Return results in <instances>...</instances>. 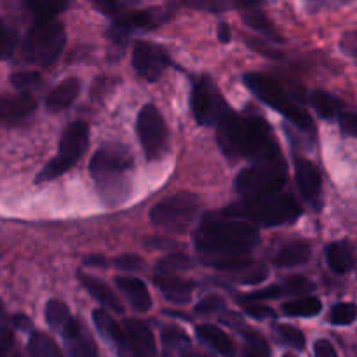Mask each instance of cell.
Here are the masks:
<instances>
[{"mask_svg":"<svg viewBox=\"0 0 357 357\" xmlns=\"http://www.w3.org/2000/svg\"><path fill=\"white\" fill-rule=\"evenodd\" d=\"M310 258V244L307 241H289L274 255V265L279 268H295L305 265Z\"/></svg>","mask_w":357,"mask_h":357,"instance_id":"cell-24","label":"cell"},{"mask_svg":"<svg viewBox=\"0 0 357 357\" xmlns=\"http://www.w3.org/2000/svg\"><path fill=\"white\" fill-rule=\"evenodd\" d=\"M275 335H278L281 344L288 345V347L295 349V351H303L305 349V335L298 328L291 326V324H278L275 326Z\"/></svg>","mask_w":357,"mask_h":357,"instance_id":"cell-35","label":"cell"},{"mask_svg":"<svg viewBox=\"0 0 357 357\" xmlns=\"http://www.w3.org/2000/svg\"><path fill=\"white\" fill-rule=\"evenodd\" d=\"M230 37H232V33H230L229 24L220 23L218 24V40L223 42V44H227V42L230 40Z\"/></svg>","mask_w":357,"mask_h":357,"instance_id":"cell-46","label":"cell"},{"mask_svg":"<svg viewBox=\"0 0 357 357\" xmlns=\"http://www.w3.org/2000/svg\"><path fill=\"white\" fill-rule=\"evenodd\" d=\"M136 132L146 160H159L167 150V126L155 105L149 103L139 110Z\"/></svg>","mask_w":357,"mask_h":357,"instance_id":"cell-11","label":"cell"},{"mask_svg":"<svg viewBox=\"0 0 357 357\" xmlns=\"http://www.w3.org/2000/svg\"><path fill=\"white\" fill-rule=\"evenodd\" d=\"M91 6L96 10H100L105 16H119L124 10L132 9L139 0H89Z\"/></svg>","mask_w":357,"mask_h":357,"instance_id":"cell-38","label":"cell"},{"mask_svg":"<svg viewBox=\"0 0 357 357\" xmlns=\"http://www.w3.org/2000/svg\"><path fill=\"white\" fill-rule=\"evenodd\" d=\"M132 169L135 159L128 146L107 143L96 150L89 162V171L105 204L114 208L131 195Z\"/></svg>","mask_w":357,"mask_h":357,"instance_id":"cell-3","label":"cell"},{"mask_svg":"<svg viewBox=\"0 0 357 357\" xmlns=\"http://www.w3.org/2000/svg\"><path fill=\"white\" fill-rule=\"evenodd\" d=\"M286 176L284 159L251 162V166L237 174L234 187L243 199L261 197L281 192L286 185Z\"/></svg>","mask_w":357,"mask_h":357,"instance_id":"cell-7","label":"cell"},{"mask_svg":"<svg viewBox=\"0 0 357 357\" xmlns=\"http://www.w3.org/2000/svg\"><path fill=\"white\" fill-rule=\"evenodd\" d=\"M243 21L251 28V30L257 31L258 35L265 37L271 42H282L281 33L275 30V26L272 24V21L265 16L261 10H258L257 7L253 9H246L243 13Z\"/></svg>","mask_w":357,"mask_h":357,"instance_id":"cell-28","label":"cell"},{"mask_svg":"<svg viewBox=\"0 0 357 357\" xmlns=\"http://www.w3.org/2000/svg\"><path fill=\"white\" fill-rule=\"evenodd\" d=\"M131 63L135 72L142 79L149 80V82H155L169 66V52L159 44L139 40L136 42L135 49H132Z\"/></svg>","mask_w":357,"mask_h":357,"instance_id":"cell-13","label":"cell"},{"mask_svg":"<svg viewBox=\"0 0 357 357\" xmlns=\"http://www.w3.org/2000/svg\"><path fill=\"white\" fill-rule=\"evenodd\" d=\"M241 305L244 307V312H246L250 317H253V319L264 321V319H274L275 317L274 309H271V307L265 305V303L244 302V303H241Z\"/></svg>","mask_w":357,"mask_h":357,"instance_id":"cell-42","label":"cell"},{"mask_svg":"<svg viewBox=\"0 0 357 357\" xmlns=\"http://www.w3.org/2000/svg\"><path fill=\"white\" fill-rule=\"evenodd\" d=\"M124 333H126V351L121 357H155V340L143 321L138 319H128L124 323Z\"/></svg>","mask_w":357,"mask_h":357,"instance_id":"cell-15","label":"cell"},{"mask_svg":"<svg viewBox=\"0 0 357 357\" xmlns=\"http://www.w3.org/2000/svg\"><path fill=\"white\" fill-rule=\"evenodd\" d=\"M187 7L204 13H225L232 9H253L264 3L265 0H181Z\"/></svg>","mask_w":357,"mask_h":357,"instance_id":"cell-26","label":"cell"},{"mask_svg":"<svg viewBox=\"0 0 357 357\" xmlns=\"http://www.w3.org/2000/svg\"><path fill=\"white\" fill-rule=\"evenodd\" d=\"M59 333H61L63 340H65L66 351H68L70 357H100L96 344H94L89 331L73 316L66 321L65 326L59 330Z\"/></svg>","mask_w":357,"mask_h":357,"instance_id":"cell-16","label":"cell"},{"mask_svg":"<svg viewBox=\"0 0 357 357\" xmlns=\"http://www.w3.org/2000/svg\"><path fill=\"white\" fill-rule=\"evenodd\" d=\"M79 279H80V282H82L84 288L87 289V293H89L94 300H98L101 305L107 307V309H110V310H114V312H117V314L124 312V305H122L121 298L115 295L114 289H110V286H108L107 282L100 281V279L93 278V275H86V274H79Z\"/></svg>","mask_w":357,"mask_h":357,"instance_id":"cell-23","label":"cell"},{"mask_svg":"<svg viewBox=\"0 0 357 357\" xmlns=\"http://www.w3.org/2000/svg\"><path fill=\"white\" fill-rule=\"evenodd\" d=\"M66 33L58 20H35L23 38V58L38 66H49L65 47Z\"/></svg>","mask_w":357,"mask_h":357,"instance_id":"cell-6","label":"cell"},{"mask_svg":"<svg viewBox=\"0 0 357 357\" xmlns=\"http://www.w3.org/2000/svg\"><path fill=\"white\" fill-rule=\"evenodd\" d=\"M37 108V100L30 91H20L17 94H0V122L14 124L28 115L33 114Z\"/></svg>","mask_w":357,"mask_h":357,"instance_id":"cell-17","label":"cell"},{"mask_svg":"<svg viewBox=\"0 0 357 357\" xmlns=\"http://www.w3.org/2000/svg\"><path fill=\"white\" fill-rule=\"evenodd\" d=\"M14 324H16L17 328H21V330H28V328H30V321L24 316H14Z\"/></svg>","mask_w":357,"mask_h":357,"instance_id":"cell-47","label":"cell"},{"mask_svg":"<svg viewBox=\"0 0 357 357\" xmlns=\"http://www.w3.org/2000/svg\"><path fill=\"white\" fill-rule=\"evenodd\" d=\"M241 357H271V347L261 335L250 330L244 333V349Z\"/></svg>","mask_w":357,"mask_h":357,"instance_id":"cell-34","label":"cell"},{"mask_svg":"<svg viewBox=\"0 0 357 357\" xmlns=\"http://www.w3.org/2000/svg\"><path fill=\"white\" fill-rule=\"evenodd\" d=\"M17 45V33L6 20L0 17V61H6L14 54Z\"/></svg>","mask_w":357,"mask_h":357,"instance_id":"cell-37","label":"cell"},{"mask_svg":"<svg viewBox=\"0 0 357 357\" xmlns=\"http://www.w3.org/2000/svg\"><path fill=\"white\" fill-rule=\"evenodd\" d=\"M114 265L124 272H139L145 268V261L138 255H122V257L115 258Z\"/></svg>","mask_w":357,"mask_h":357,"instance_id":"cell-43","label":"cell"},{"mask_svg":"<svg viewBox=\"0 0 357 357\" xmlns=\"http://www.w3.org/2000/svg\"><path fill=\"white\" fill-rule=\"evenodd\" d=\"M178 274L180 272H155L153 281L169 302L183 305V303L190 302L192 293H194V282L187 281Z\"/></svg>","mask_w":357,"mask_h":357,"instance_id":"cell-18","label":"cell"},{"mask_svg":"<svg viewBox=\"0 0 357 357\" xmlns=\"http://www.w3.org/2000/svg\"><path fill=\"white\" fill-rule=\"evenodd\" d=\"M310 3H312L314 9H319V7H324V6H330L333 0H309ZM337 2H345V0H337Z\"/></svg>","mask_w":357,"mask_h":357,"instance_id":"cell-49","label":"cell"},{"mask_svg":"<svg viewBox=\"0 0 357 357\" xmlns=\"http://www.w3.org/2000/svg\"><path fill=\"white\" fill-rule=\"evenodd\" d=\"M222 215L244 220L255 227H279L295 222L302 215V208L291 194L281 190L278 194L243 199L237 204L227 206Z\"/></svg>","mask_w":357,"mask_h":357,"instance_id":"cell-4","label":"cell"},{"mask_svg":"<svg viewBox=\"0 0 357 357\" xmlns=\"http://www.w3.org/2000/svg\"><path fill=\"white\" fill-rule=\"evenodd\" d=\"M192 112L201 126H216L220 119L230 110L222 93L209 77H201L192 87L190 94Z\"/></svg>","mask_w":357,"mask_h":357,"instance_id":"cell-12","label":"cell"},{"mask_svg":"<svg viewBox=\"0 0 357 357\" xmlns=\"http://www.w3.org/2000/svg\"><path fill=\"white\" fill-rule=\"evenodd\" d=\"M215 128L218 131L220 146L232 159H248L251 162L282 159L265 119L229 110Z\"/></svg>","mask_w":357,"mask_h":357,"instance_id":"cell-2","label":"cell"},{"mask_svg":"<svg viewBox=\"0 0 357 357\" xmlns=\"http://www.w3.org/2000/svg\"><path fill=\"white\" fill-rule=\"evenodd\" d=\"M80 87H82V84H80V80L75 79V77L61 80V82H59L58 86L52 87V89L49 91L47 96H45V108H47L51 114H58V112L66 110V108L77 100V96H79L80 93Z\"/></svg>","mask_w":357,"mask_h":357,"instance_id":"cell-22","label":"cell"},{"mask_svg":"<svg viewBox=\"0 0 357 357\" xmlns=\"http://www.w3.org/2000/svg\"><path fill=\"white\" fill-rule=\"evenodd\" d=\"M326 264L335 274L345 275L354 271L356 250L351 241H337L326 246Z\"/></svg>","mask_w":357,"mask_h":357,"instance_id":"cell-21","label":"cell"},{"mask_svg":"<svg viewBox=\"0 0 357 357\" xmlns=\"http://www.w3.org/2000/svg\"><path fill=\"white\" fill-rule=\"evenodd\" d=\"M115 284H117V288L121 289V293L135 310L149 312L152 309V296H150L149 289H146L145 282L142 279L131 278V275H121V278L115 279Z\"/></svg>","mask_w":357,"mask_h":357,"instance_id":"cell-19","label":"cell"},{"mask_svg":"<svg viewBox=\"0 0 357 357\" xmlns=\"http://www.w3.org/2000/svg\"><path fill=\"white\" fill-rule=\"evenodd\" d=\"M314 356L316 357H338L337 351H335V347L331 345V342L326 340V338H321V340H317L316 344H314Z\"/></svg>","mask_w":357,"mask_h":357,"instance_id":"cell-45","label":"cell"},{"mask_svg":"<svg viewBox=\"0 0 357 357\" xmlns=\"http://www.w3.org/2000/svg\"><path fill=\"white\" fill-rule=\"evenodd\" d=\"M282 357H296V356H293V354H286V356H282Z\"/></svg>","mask_w":357,"mask_h":357,"instance_id":"cell-50","label":"cell"},{"mask_svg":"<svg viewBox=\"0 0 357 357\" xmlns=\"http://www.w3.org/2000/svg\"><path fill=\"white\" fill-rule=\"evenodd\" d=\"M323 310V303L317 296H300L282 303V312L289 317H314Z\"/></svg>","mask_w":357,"mask_h":357,"instance_id":"cell-29","label":"cell"},{"mask_svg":"<svg viewBox=\"0 0 357 357\" xmlns=\"http://www.w3.org/2000/svg\"><path fill=\"white\" fill-rule=\"evenodd\" d=\"M201 213V199L192 192H180L157 202L150 209L153 225L173 234H185Z\"/></svg>","mask_w":357,"mask_h":357,"instance_id":"cell-8","label":"cell"},{"mask_svg":"<svg viewBox=\"0 0 357 357\" xmlns=\"http://www.w3.org/2000/svg\"><path fill=\"white\" fill-rule=\"evenodd\" d=\"M160 340H162L164 347L169 351H185L187 347H190V338L178 326H164L160 331Z\"/></svg>","mask_w":357,"mask_h":357,"instance_id":"cell-33","label":"cell"},{"mask_svg":"<svg viewBox=\"0 0 357 357\" xmlns=\"http://www.w3.org/2000/svg\"><path fill=\"white\" fill-rule=\"evenodd\" d=\"M93 321L96 324L98 331L107 338L110 344H114L117 347L119 354L126 351V333L124 328L107 312V310H94L93 312Z\"/></svg>","mask_w":357,"mask_h":357,"instance_id":"cell-25","label":"cell"},{"mask_svg":"<svg viewBox=\"0 0 357 357\" xmlns=\"http://www.w3.org/2000/svg\"><path fill=\"white\" fill-rule=\"evenodd\" d=\"M293 164H295L296 185H298L303 201L312 208L319 209L323 204V180H321L319 169L309 159L300 155L293 157Z\"/></svg>","mask_w":357,"mask_h":357,"instance_id":"cell-14","label":"cell"},{"mask_svg":"<svg viewBox=\"0 0 357 357\" xmlns=\"http://www.w3.org/2000/svg\"><path fill=\"white\" fill-rule=\"evenodd\" d=\"M310 103L316 108L317 115L321 119H337L338 115L342 114V103L337 96H333L331 93H326V91H314L310 94Z\"/></svg>","mask_w":357,"mask_h":357,"instance_id":"cell-30","label":"cell"},{"mask_svg":"<svg viewBox=\"0 0 357 357\" xmlns=\"http://www.w3.org/2000/svg\"><path fill=\"white\" fill-rule=\"evenodd\" d=\"M10 82L20 91H31L40 86V75L37 72H16L10 75Z\"/></svg>","mask_w":357,"mask_h":357,"instance_id":"cell-40","label":"cell"},{"mask_svg":"<svg viewBox=\"0 0 357 357\" xmlns=\"http://www.w3.org/2000/svg\"><path fill=\"white\" fill-rule=\"evenodd\" d=\"M72 0H21L24 10L35 20H54L68 9Z\"/></svg>","mask_w":357,"mask_h":357,"instance_id":"cell-27","label":"cell"},{"mask_svg":"<svg viewBox=\"0 0 357 357\" xmlns=\"http://www.w3.org/2000/svg\"><path fill=\"white\" fill-rule=\"evenodd\" d=\"M195 337L202 345L215 351L216 354L223 357H232L236 354V344H234L232 338L215 324H199L195 328Z\"/></svg>","mask_w":357,"mask_h":357,"instance_id":"cell-20","label":"cell"},{"mask_svg":"<svg viewBox=\"0 0 357 357\" xmlns=\"http://www.w3.org/2000/svg\"><path fill=\"white\" fill-rule=\"evenodd\" d=\"M171 13H173L171 7H150V9L142 10L128 9L114 17L108 37L115 44H126L138 31L153 30L162 24L164 21L169 20Z\"/></svg>","mask_w":357,"mask_h":357,"instance_id":"cell-10","label":"cell"},{"mask_svg":"<svg viewBox=\"0 0 357 357\" xmlns=\"http://www.w3.org/2000/svg\"><path fill=\"white\" fill-rule=\"evenodd\" d=\"M190 267V260L183 255H171L157 264L155 272H181Z\"/></svg>","mask_w":357,"mask_h":357,"instance_id":"cell-39","label":"cell"},{"mask_svg":"<svg viewBox=\"0 0 357 357\" xmlns=\"http://www.w3.org/2000/svg\"><path fill=\"white\" fill-rule=\"evenodd\" d=\"M194 243L202 264L216 271L239 274L253 264L248 255L258 246L260 234L251 223L225 216L202 222Z\"/></svg>","mask_w":357,"mask_h":357,"instance_id":"cell-1","label":"cell"},{"mask_svg":"<svg viewBox=\"0 0 357 357\" xmlns=\"http://www.w3.org/2000/svg\"><path fill=\"white\" fill-rule=\"evenodd\" d=\"M28 352H30V357H63L54 340L45 333H38V331L30 337Z\"/></svg>","mask_w":357,"mask_h":357,"instance_id":"cell-31","label":"cell"},{"mask_svg":"<svg viewBox=\"0 0 357 357\" xmlns=\"http://www.w3.org/2000/svg\"><path fill=\"white\" fill-rule=\"evenodd\" d=\"M338 121H340V129L345 136L352 138L357 135V117L354 112H344L338 115Z\"/></svg>","mask_w":357,"mask_h":357,"instance_id":"cell-44","label":"cell"},{"mask_svg":"<svg viewBox=\"0 0 357 357\" xmlns=\"http://www.w3.org/2000/svg\"><path fill=\"white\" fill-rule=\"evenodd\" d=\"M181 357H213L209 354H206V352H199V351H192V349H185L183 354H181Z\"/></svg>","mask_w":357,"mask_h":357,"instance_id":"cell-48","label":"cell"},{"mask_svg":"<svg viewBox=\"0 0 357 357\" xmlns=\"http://www.w3.org/2000/svg\"><path fill=\"white\" fill-rule=\"evenodd\" d=\"M89 145V126L84 121H73L68 128L63 131L61 142H59V149L56 157H52L40 173L37 174L35 181L37 183H44V181L56 180L72 169L77 164V160L84 155Z\"/></svg>","mask_w":357,"mask_h":357,"instance_id":"cell-9","label":"cell"},{"mask_svg":"<svg viewBox=\"0 0 357 357\" xmlns=\"http://www.w3.org/2000/svg\"><path fill=\"white\" fill-rule=\"evenodd\" d=\"M70 317H72V314H70L68 305L65 302H61V300H49L47 305H45V321L51 326V330L59 333V330L65 326V323Z\"/></svg>","mask_w":357,"mask_h":357,"instance_id":"cell-32","label":"cell"},{"mask_svg":"<svg viewBox=\"0 0 357 357\" xmlns=\"http://www.w3.org/2000/svg\"><path fill=\"white\" fill-rule=\"evenodd\" d=\"M357 317V309L354 303L351 302H340L335 303L330 310V316H328V321L335 326H349L356 321Z\"/></svg>","mask_w":357,"mask_h":357,"instance_id":"cell-36","label":"cell"},{"mask_svg":"<svg viewBox=\"0 0 357 357\" xmlns=\"http://www.w3.org/2000/svg\"><path fill=\"white\" fill-rule=\"evenodd\" d=\"M244 84L251 89V93L258 98L260 101H264L265 105H268L271 108H274L278 114H281L286 121L291 122L300 132H307L312 135L316 132L314 129V122L310 119V115L296 103L291 98V94L278 82L272 77L265 75V73L258 72H250L244 75Z\"/></svg>","mask_w":357,"mask_h":357,"instance_id":"cell-5","label":"cell"},{"mask_svg":"<svg viewBox=\"0 0 357 357\" xmlns=\"http://www.w3.org/2000/svg\"><path fill=\"white\" fill-rule=\"evenodd\" d=\"M225 309V300L218 295H209L206 298H202L201 302L195 305V312L201 314V316H209V314H216L220 310Z\"/></svg>","mask_w":357,"mask_h":357,"instance_id":"cell-41","label":"cell"}]
</instances>
